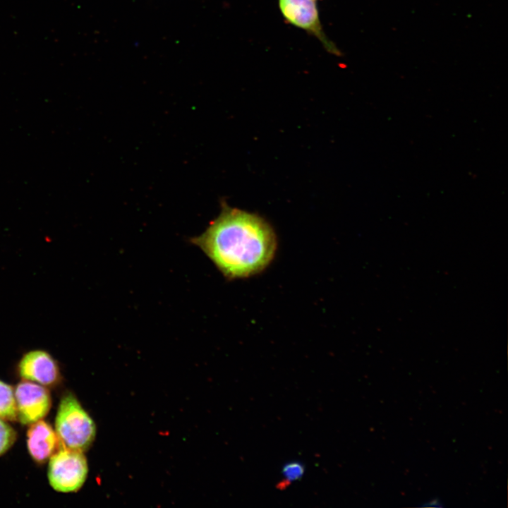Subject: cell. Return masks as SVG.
<instances>
[{
  "mask_svg": "<svg viewBox=\"0 0 508 508\" xmlns=\"http://www.w3.org/2000/svg\"><path fill=\"white\" fill-rule=\"evenodd\" d=\"M220 214L189 242L198 247L229 280L262 272L273 260L277 238L262 217L222 202Z\"/></svg>",
  "mask_w": 508,
  "mask_h": 508,
  "instance_id": "1",
  "label": "cell"
},
{
  "mask_svg": "<svg viewBox=\"0 0 508 508\" xmlns=\"http://www.w3.org/2000/svg\"><path fill=\"white\" fill-rule=\"evenodd\" d=\"M55 432L59 446L84 451L95 437L93 420L71 394L61 400L55 420Z\"/></svg>",
  "mask_w": 508,
  "mask_h": 508,
  "instance_id": "2",
  "label": "cell"
},
{
  "mask_svg": "<svg viewBox=\"0 0 508 508\" xmlns=\"http://www.w3.org/2000/svg\"><path fill=\"white\" fill-rule=\"evenodd\" d=\"M87 471V460L81 451L60 447L49 458L48 479L56 491L78 490L85 481Z\"/></svg>",
  "mask_w": 508,
  "mask_h": 508,
  "instance_id": "3",
  "label": "cell"
},
{
  "mask_svg": "<svg viewBox=\"0 0 508 508\" xmlns=\"http://www.w3.org/2000/svg\"><path fill=\"white\" fill-rule=\"evenodd\" d=\"M278 4L282 16L289 24L316 37L329 53L341 55L324 32L315 0H278Z\"/></svg>",
  "mask_w": 508,
  "mask_h": 508,
  "instance_id": "4",
  "label": "cell"
},
{
  "mask_svg": "<svg viewBox=\"0 0 508 508\" xmlns=\"http://www.w3.org/2000/svg\"><path fill=\"white\" fill-rule=\"evenodd\" d=\"M18 418L23 424H32L43 418L51 407V397L44 387L28 381L15 389Z\"/></svg>",
  "mask_w": 508,
  "mask_h": 508,
  "instance_id": "5",
  "label": "cell"
},
{
  "mask_svg": "<svg viewBox=\"0 0 508 508\" xmlns=\"http://www.w3.org/2000/svg\"><path fill=\"white\" fill-rule=\"evenodd\" d=\"M22 378L46 386L54 385L60 377L56 360L47 351L35 349L23 355L18 364Z\"/></svg>",
  "mask_w": 508,
  "mask_h": 508,
  "instance_id": "6",
  "label": "cell"
},
{
  "mask_svg": "<svg viewBox=\"0 0 508 508\" xmlns=\"http://www.w3.org/2000/svg\"><path fill=\"white\" fill-rule=\"evenodd\" d=\"M27 445L32 459L44 463L54 454L59 440L52 426L40 420L31 424L27 433Z\"/></svg>",
  "mask_w": 508,
  "mask_h": 508,
  "instance_id": "7",
  "label": "cell"
},
{
  "mask_svg": "<svg viewBox=\"0 0 508 508\" xmlns=\"http://www.w3.org/2000/svg\"><path fill=\"white\" fill-rule=\"evenodd\" d=\"M0 418L7 421H15L18 418L15 391L2 381H0Z\"/></svg>",
  "mask_w": 508,
  "mask_h": 508,
  "instance_id": "8",
  "label": "cell"
},
{
  "mask_svg": "<svg viewBox=\"0 0 508 508\" xmlns=\"http://www.w3.org/2000/svg\"><path fill=\"white\" fill-rule=\"evenodd\" d=\"M284 480L278 487L282 489L287 486L291 482L300 479L304 473V466L300 462L293 461L286 464L282 468Z\"/></svg>",
  "mask_w": 508,
  "mask_h": 508,
  "instance_id": "9",
  "label": "cell"
},
{
  "mask_svg": "<svg viewBox=\"0 0 508 508\" xmlns=\"http://www.w3.org/2000/svg\"><path fill=\"white\" fill-rule=\"evenodd\" d=\"M16 440V433L5 420L0 418V456L6 452Z\"/></svg>",
  "mask_w": 508,
  "mask_h": 508,
  "instance_id": "10",
  "label": "cell"
},
{
  "mask_svg": "<svg viewBox=\"0 0 508 508\" xmlns=\"http://www.w3.org/2000/svg\"><path fill=\"white\" fill-rule=\"evenodd\" d=\"M421 507H442L440 502L437 499H433L428 502L426 504H423Z\"/></svg>",
  "mask_w": 508,
  "mask_h": 508,
  "instance_id": "11",
  "label": "cell"
}]
</instances>
